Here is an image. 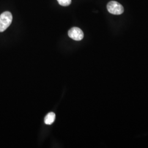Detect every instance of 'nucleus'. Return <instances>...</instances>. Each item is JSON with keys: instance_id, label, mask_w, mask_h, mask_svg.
I'll return each instance as SVG.
<instances>
[{"instance_id": "1", "label": "nucleus", "mask_w": 148, "mask_h": 148, "mask_svg": "<svg viewBox=\"0 0 148 148\" xmlns=\"http://www.w3.org/2000/svg\"><path fill=\"white\" fill-rule=\"evenodd\" d=\"M13 16L10 12H5L0 15V32H3L10 27Z\"/></svg>"}, {"instance_id": "2", "label": "nucleus", "mask_w": 148, "mask_h": 148, "mask_svg": "<svg viewBox=\"0 0 148 148\" xmlns=\"http://www.w3.org/2000/svg\"><path fill=\"white\" fill-rule=\"evenodd\" d=\"M107 9L108 12L115 15H120L124 12L123 6L116 1H110L107 5Z\"/></svg>"}, {"instance_id": "3", "label": "nucleus", "mask_w": 148, "mask_h": 148, "mask_svg": "<svg viewBox=\"0 0 148 148\" xmlns=\"http://www.w3.org/2000/svg\"><path fill=\"white\" fill-rule=\"evenodd\" d=\"M68 35L71 38L75 41H81L84 36L82 30L77 27H74L70 29L68 32Z\"/></svg>"}, {"instance_id": "4", "label": "nucleus", "mask_w": 148, "mask_h": 148, "mask_svg": "<svg viewBox=\"0 0 148 148\" xmlns=\"http://www.w3.org/2000/svg\"><path fill=\"white\" fill-rule=\"evenodd\" d=\"M56 119V114L53 112H49L47 115L45 117L44 121L46 125H51L55 121Z\"/></svg>"}, {"instance_id": "5", "label": "nucleus", "mask_w": 148, "mask_h": 148, "mask_svg": "<svg viewBox=\"0 0 148 148\" xmlns=\"http://www.w3.org/2000/svg\"><path fill=\"white\" fill-rule=\"evenodd\" d=\"M59 4L62 6H68L71 3V0H57Z\"/></svg>"}]
</instances>
